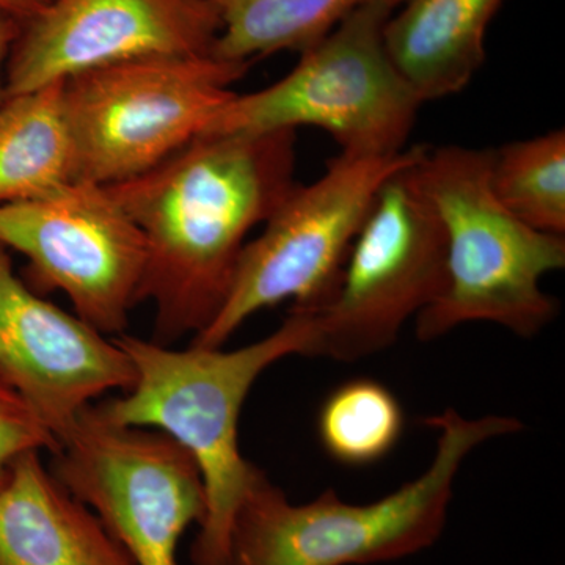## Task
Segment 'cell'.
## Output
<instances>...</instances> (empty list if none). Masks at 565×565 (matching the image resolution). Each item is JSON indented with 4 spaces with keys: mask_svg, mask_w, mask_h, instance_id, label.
Masks as SVG:
<instances>
[{
    "mask_svg": "<svg viewBox=\"0 0 565 565\" xmlns=\"http://www.w3.org/2000/svg\"><path fill=\"white\" fill-rule=\"evenodd\" d=\"M297 131L200 136L150 172L104 185L145 239L140 303L154 343L196 337L222 310L248 234L296 185Z\"/></svg>",
    "mask_w": 565,
    "mask_h": 565,
    "instance_id": "1",
    "label": "cell"
},
{
    "mask_svg": "<svg viewBox=\"0 0 565 565\" xmlns=\"http://www.w3.org/2000/svg\"><path fill=\"white\" fill-rule=\"evenodd\" d=\"M313 333V315L291 308L269 337L234 351L191 344L174 351L132 334L114 337L131 359L136 382L121 396L93 405L107 422L170 435L199 465L206 512L191 548L192 565H228L234 516L263 475L239 448L245 401L264 371L307 355Z\"/></svg>",
    "mask_w": 565,
    "mask_h": 565,
    "instance_id": "2",
    "label": "cell"
},
{
    "mask_svg": "<svg viewBox=\"0 0 565 565\" xmlns=\"http://www.w3.org/2000/svg\"><path fill=\"white\" fill-rule=\"evenodd\" d=\"M437 448L427 470L381 500L352 504L334 490L294 504L266 475L245 494L230 535L228 565H366L430 548L440 539L463 460L479 445L520 433L512 416H430Z\"/></svg>",
    "mask_w": 565,
    "mask_h": 565,
    "instance_id": "3",
    "label": "cell"
},
{
    "mask_svg": "<svg viewBox=\"0 0 565 565\" xmlns=\"http://www.w3.org/2000/svg\"><path fill=\"white\" fill-rule=\"evenodd\" d=\"M492 150L426 148L418 162L446 237L444 291L415 318L419 341L468 322H492L533 338L557 316L542 278L565 267L564 236L537 232L498 202L490 188Z\"/></svg>",
    "mask_w": 565,
    "mask_h": 565,
    "instance_id": "4",
    "label": "cell"
},
{
    "mask_svg": "<svg viewBox=\"0 0 565 565\" xmlns=\"http://www.w3.org/2000/svg\"><path fill=\"white\" fill-rule=\"evenodd\" d=\"M399 0H373L299 52L282 79L234 95L202 136L322 129L344 154L390 158L407 150L422 99L394 65L386 22Z\"/></svg>",
    "mask_w": 565,
    "mask_h": 565,
    "instance_id": "5",
    "label": "cell"
},
{
    "mask_svg": "<svg viewBox=\"0 0 565 565\" xmlns=\"http://www.w3.org/2000/svg\"><path fill=\"white\" fill-rule=\"evenodd\" d=\"M252 63L214 54L152 55L63 81L79 182L120 184L202 136Z\"/></svg>",
    "mask_w": 565,
    "mask_h": 565,
    "instance_id": "6",
    "label": "cell"
},
{
    "mask_svg": "<svg viewBox=\"0 0 565 565\" xmlns=\"http://www.w3.org/2000/svg\"><path fill=\"white\" fill-rule=\"evenodd\" d=\"M423 148L390 158L340 152L319 180L294 185L262 234L245 244L222 310L191 345L223 348L248 318L285 300H294L297 310H321L340 285L382 185Z\"/></svg>",
    "mask_w": 565,
    "mask_h": 565,
    "instance_id": "7",
    "label": "cell"
},
{
    "mask_svg": "<svg viewBox=\"0 0 565 565\" xmlns=\"http://www.w3.org/2000/svg\"><path fill=\"white\" fill-rule=\"evenodd\" d=\"M424 151L382 185L337 291L310 311L315 333L305 356L351 363L385 351L444 291L446 237L419 178Z\"/></svg>",
    "mask_w": 565,
    "mask_h": 565,
    "instance_id": "8",
    "label": "cell"
},
{
    "mask_svg": "<svg viewBox=\"0 0 565 565\" xmlns=\"http://www.w3.org/2000/svg\"><path fill=\"white\" fill-rule=\"evenodd\" d=\"M51 456L52 476L136 565H180L182 537L206 512L202 473L188 449L161 430L107 422L90 405Z\"/></svg>",
    "mask_w": 565,
    "mask_h": 565,
    "instance_id": "9",
    "label": "cell"
},
{
    "mask_svg": "<svg viewBox=\"0 0 565 565\" xmlns=\"http://www.w3.org/2000/svg\"><path fill=\"white\" fill-rule=\"evenodd\" d=\"M0 247L28 259L29 286L61 291L74 313L114 337L140 303L145 239L104 185L74 182L0 206Z\"/></svg>",
    "mask_w": 565,
    "mask_h": 565,
    "instance_id": "10",
    "label": "cell"
},
{
    "mask_svg": "<svg viewBox=\"0 0 565 565\" xmlns=\"http://www.w3.org/2000/svg\"><path fill=\"white\" fill-rule=\"evenodd\" d=\"M218 33L204 0H50L21 22L3 96L134 58L212 54Z\"/></svg>",
    "mask_w": 565,
    "mask_h": 565,
    "instance_id": "11",
    "label": "cell"
},
{
    "mask_svg": "<svg viewBox=\"0 0 565 565\" xmlns=\"http://www.w3.org/2000/svg\"><path fill=\"white\" fill-rule=\"evenodd\" d=\"M0 377L57 441L104 394L128 392L136 370L114 337L43 299L0 247Z\"/></svg>",
    "mask_w": 565,
    "mask_h": 565,
    "instance_id": "12",
    "label": "cell"
},
{
    "mask_svg": "<svg viewBox=\"0 0 565 565\" xmlns=\"http://www.w3.org/2000/svg\"><path fill=\"white\" fill-rule=\"evenodd\" d=\"M0 565H136L87 505L29 452L0 487Z\"/></svg>",
    "mask_w": 565,
    "mask_h": 565,
    "instance_id": "13",
    "label": "cell"
},
{
    "mask_svg": "<svg viewBox=\"0 0 565 565\" xmlns=\"http://www.w3.org/2000/svg\"><path fill=\"white\" fill-rule=\"evenodd\" d=\"M504 0H405L386 22L390 57L423 103L462 92L486 62Z\"/></svg>",
    "mask_w": 565,
    "mask_h": 565,
    "instance_id": "14",
    "label": "cell"
},
{
    "mask_svg": "<svg viewBox=\"0 0 565 565\" xmlns=\"http://www.w3.org/2000/svg\"><path fill=\"white\" fill-rule=\"evenodd\" d=\"M79 182L63 81L0 103V206Z\"/></svg>",
    "mask_w": 565,
    "mask_h": 565,
    "instance_id": "15",
    "label": "cell"
},
{
    "mask_svg": "<svg viewBox=\"0 0 565 565\" xmlns=\"http://www.w3.org/2000/svg\"><path fill=\"white\" fill-rule=\"evenodd\" d=\"M221 21L218 58L253 63L275 52H302L373 0H204ZM401 6L405 0H399Z\"/></svg>",
    "mask_w": 565,
    "mask_h": 565,
    "instance_id": "16",
    "label": "cell"
},
{
    "mask_svg": "<svg viewBox=\"0 0 565 565\" xmlns=\"http://www.w3.org/2000/svg\"><path fill=\"white\" fill-rule=\"evenodd\" d=\"M490 188L519 221L537 232L564 236V129L492 150Z\"/></svg>",
    "mask_w": 565,
    "mask_h": 565,
    "instance_id": "17",
    "label": "cell"
},
{
    "mask_svg": "<svg viewBox=\"0 0 565 565\" xmlns=\"http://www.w3.org/2000/svg\"><path fill=\"white\" fill-rule=\"evenodd\" d=\"M403 430L399 401L371 379L338 386L319 411L318 434L323 451L348 467H366L384 459Z\"/></svg>",
    "mask_w": 565,
    "mask_h": 565,
    "instance_id": "18",
    "label": "cell"
},
{
    "mask_svg": "<svg viewBox=\"0 0 565 565\" xmlns=\"http://www.w3.org/2000/svg\"><path fill=\"white\" fill-rule=\"evenodd\" d=\"M52 437L28 403L0 377V487L6 484L14 465L29 452L52 451Z\"/></svg>",
    "mask_w": 565,
    "mask_h": 565,
    "instance_id": "19",
    "label": "cell"
},
{
    "mask_svg": "<svg viewBox=\"0 0 565 565\" xmlns=\"http://www.w3.org/2000/svg\"><path fill=\"white\" fill-rule=\"evenodd\" d=\"M21 21L11 14L0 11V103L3 99V85H6V66L9 61L11 47L20 33Z\"/></svg>",
    "mask_w": 565,
    "mask_h": 565,
    "instance_id": "20",
    "label": "cell"
},
{
    "mask_svg": "<svg viewBox=\"0 0 565 565\" xmlns=\"http://www.w3.org/2000/svg\"><path fill=\"white\" fill-rule=\"evenodd\" d=\"M47 3L50 0H0V11L22 22L35 17Z\"/></svg>",
    "mask_w": 565,
    "mask_h": 565,
    "instance_id": "21",
    "label": "cell"
}]
</instances>
